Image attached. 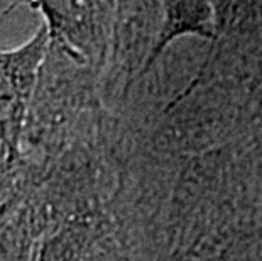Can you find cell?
Segmentation results:
<instances>
[{
	"label": "cell",
	"instance_id": "2",
	"mask_svg": "<svg viewBox=\"0 0 262 261\" xmlns=\"http://www.w3.org/2000/svg\"><path fill=\"white\" fill-rule=\"evenodd\" d=\"M42 14L49 39L64 44L71 56L85 59L92 31H97L95 14L98 4L90 2H34L31 4Z\"/></svg>",
	"mask_w": 262,
	"mask_h": 261
},
{
	"label": "cell",
	"instance_id": "3",
	"mask_svg": "<svg viewBox=\"0 0 262 261\" xmlns=\"http://www.w3.org/2000/svg\"><path fill=\"white\" fill-rule=\"evenodd\" d=\"M51 44L46 24H42L26 44L12 51L0 53V70L9 82L14 93L22 101H27L34 92L39 68L46 58Z\"/></svg>",
	"mask_w": 262,
	"mask_h": 261
},
{
	"label": "cell",
	"instance_id": "1",
	"mask_svg": "<svg viewBox=\"0 0 262 261\" xmlns=\"http://www.w3.org/2000/svg\"><path fill=\"white\" fill-rule=\"evenodd\" d=\"M163 21L159 24L158 34L150 46L147 56L144 58L134 82L146 76L164 49L180 37L196 36L202 39L216 37V14L211 2L205 0H169L161 4Z\"/></svg>",
	"mask_w": 262,
	"mask_h": 261
}]
</instances>
